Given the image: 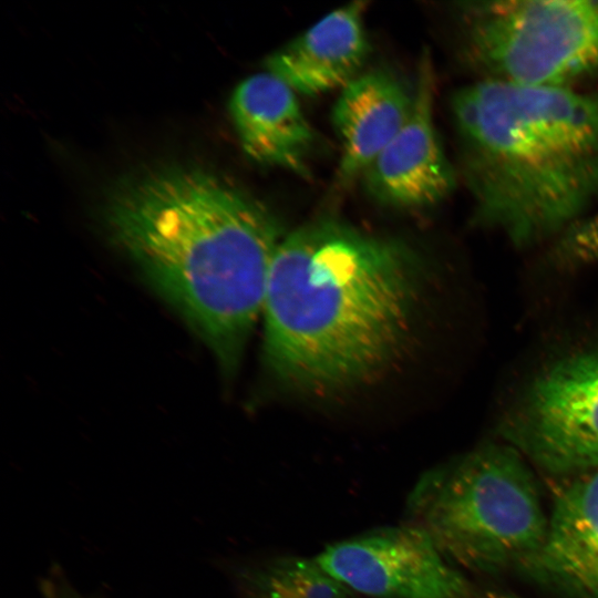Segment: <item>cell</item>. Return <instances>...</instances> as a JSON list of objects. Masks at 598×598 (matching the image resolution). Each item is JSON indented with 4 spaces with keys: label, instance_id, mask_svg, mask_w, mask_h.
<instances>
[{
    "label": "cell",
    "instance_id": "obj_1",
    "mask_svg": "<svg viewBox=\"0 0 598 598\" xmlns=\"http://www.w3.org/2000/svg\"><path fill=\"white\" fill-rule=\"evenodd\" d=\"M105 224L110 239L223 371L235 372L287 235L277 216L209 171L166 166L116 186Z\"/></svg>",
    "mask_w": 598,
    "mask_h": 598
},
{
    "label": "cell",
    "instance_id": "obj_2",
    "mask_svg": "<svg viewBox=\"0 0 598 598\" xmlns=\"http://www.w3.org/2000/svg\"><path fill=\"white\" fill-rule=\"evenodd\" d=\"M421 275L401 241L331 217L287 233L262 309L267 365L317 394L372 381L408 344Z\"/></svg>",
    "mask_w": 598,
    "mask_h": 598
},
{
    "label": "cell",
    "instance_id": "obj_3",
    "mask_svg": "<svg viewBox=\"0 0 598 598\" xmlns=\"http://www.w3.org/2000/svg\"><path fill=\"white\" fill-rule=\"evenodd\" d=\"M475 224L516 246L598 204V91L476 80L451 102Z\"/></svg>",
    "mask_w": 598,
    "mask_h": 598
},
{
    "label": "cell",
    "instance_id": "obj_4",
    "mask_svg": "<svg viewBox=\"0 0 598 598\" xmlns=\"http://www.w3.org/2000/svg\"><path fill=\"white\" fill-rule=\"evenodd\" d=\"M408 507L450 563L475 573L522 567L547 536L536 481L509 444L480 446L427 472Z\"/></svg>",
    "mask_w": 598,
    "mask_h": 598
},
{
    "label": "cell",
    "instance_id": "obj_5",
    "mask_svg": "<svg viewBox=\"0 0 598 598\" xmlns=\"http://www.w3.org/2000/svg\"><path fill=\"white\" fill-rule=\"evenodd\" d=\"M453 11L477 80L576 87L598 78V0L463 1Z\"/></svg>",
    "mask_w": 598,
    "mask_h": 598
},
{
    "label": "cell",
    "instance_id": "obj_6",
    "mask_svg": "<svg viewBox=\"0 0 598 598\" xmlns=\"http://www.w3.org/2000/svg\"><path fill=\"white\" fill-rule=\"evenodd\" d=\"M511 446L543 470H598V351L565 357L529 384L503 425Z\"/></svg>",
    "mask_w": 598,
    "mask_h": 598
},
{
    "label": "cell",
    "instance_id": "obj_7",
    "mask_svg": "<svg viewBox=\"0 0 598 598\" xmlns=\"http://www.w3.org/2000/svg\"><path fill=\"white\" fill-rule=\"evenodd\" d=\"M315 559L350 590L370 598H468L473 594L468 580L414 523L336 542Z\"/></svg>",
    "mask_w": 598,
    "mask_h": 598
},
{
    "label": "cell",
    "instance_id": "obj_8",
    "mask_svg": "<svg viewBox=\"0 0 598 598\" xmlns=\"http://www.w3.org/2000/svg\"><path fill=\"white\" fill-rule=\"evenodd\" d=\"M435 72L430 51L419 59L411 115L363 173L370 195L404 209L433 207L456 186V172L446 156L433 117Z\"/></svg>",
    "mask_w": 598,
    "mask_h": 598
},
{
    "label": "cell",
    "instance_id": "obj_9",
    "mask_svg": "<svg viewBox=\"0 0 598 598\" xmlns=\"http://www.w3.org/2000/svg\"><path fill=\"white\" fill-rule=\"evenodd\" d=\"M556 494L546 539L520 568L570 598H598V470Z\"/></svg>",
    "mask_w": 598,
    "mask_h": 598
},
{
    "label": "cell",
    "instance_id": "obj_10",
    "mask_svg": "<svg viewBox=\"0 0 598 598\" xmlns=\"http://www.w3.org/2000/svg\"><path fill=\"white\" fill-rule=\"evenodd\" d=\"M229 107L249 158L309 176L315 132L291 87L267 71L256 73L237 85Z\"/></svg>",
    "mask_w": 598,
    "mask_h": 598
},
{
    "label": "cell",
    "instance_id": "obj_11",
    "mask_svg": "<svg viewBox=\"0 0 598 598\" xmlns=\"http://www.w3.org/2000/svg\"><path fill=\"white\" fill-rule=\"evenodd\" d=\"M365 10L367 2L358 1L327 14L271 53L266 71L303 95L343 89L359 75L369 54Z\"/></svg>",
    "mask_w": 598,
    "mask_h": 598
},
{
    "label": "cell",
    "instance_id": "obj_12",
    "mask_svg": "<svg viewBox=\"0 0 598 598\" xmlns=\"http://www.w3.org/2000/svg\"><path fill=\"white\" fill-rule=\"evenodd\" d=\"M413 96L392 74L377 70L359 74L334 104L332 122L341 142L338 181L362 176L408 122Z\"/></svg>",
    "mask_w": 598,
    "mask_h": 598
},
{
    "label": "cell",
    "instance_id": "obj_13",
    "mask_svg": "<svg viewBox=\"0 0 598 598\" xmlns=\"http://www.w3.org/2000/svg\"><path fill=\"white\" fill-rule=\"evenodd\" d=\"M248 584L286 598H355L352 590L329 575L315 558L274 559L254 573Z\"/></svg>",
    "mask_w": 598,
    "mask_h": 598
},
{
    "label": "cell",
    "instance_id": "obj_14",
    "mask_svg": "<svg viewBox=\"0 0 598 598\" xmlns=\"http://www.w3.org/2000/svg\"><path fill=\"white\" fill-rule=\"evenodd\" d=\"M555 260L564 266H584L598 261V213L573 226L553 247Z\"/></svg>",
    "mask_w": 598,
    "mask_h": 598
},
{
    "label": "cell",
    "instance_id": "obj_15",
    "mask_svg": "<svg viewBox=\"0 0 598 598\" xmlns=\"http://www.w3.org/2000/svg\"><path fill=\"white\" fill-rule=\"evenodd\" d=\"M248 592H249V597L248 598H286L283 596H280L276 592H272V591H269V590H266V589H261V588H257V587H252V586H248Z\"/></svg>",
    "mask_w": 598,
    "mask_h": 598
},
{
    "label": "cell",
    "instance_id": "obj_16",
    "mask_svg": "<svg viewBox=\"0 0 598 598\" xmlns=\"http://www.w3.org/2000/svg\"><path fill=\"white\" fill-rule=\"evenodd\" d=\"M468 598H516V597L505 594V592L486 590L478 594L473 592Z\"/></svg>",
    "mask_w": 598,
    "mask_h": 598
},
{
    "label": "cell",
    "instance_id": "obj_17",
    "mask_svg": "<svg viewBox=\"0 0 598 598\" xmlns=\"http://www.w3.org/2000/svg\"><path fill=\"white\" fill-rule=\"evenodd\" d=\"M52 598H80L74 594H68V592H58L54 594Z\"/></svg>",
    "mask_w": 598,
    "mask_h": 598
}]
</instances>
